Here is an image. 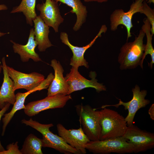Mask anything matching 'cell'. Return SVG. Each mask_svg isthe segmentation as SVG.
Returning a JSON list of instances; mask_svg holds the SVG:
<instances>
[{
    "label": "cell",
    "mask_w": 154,
    "mask_h": 154,
    "mask_svg": "<svg viewBox=\"0 0 154 154\" xmlns=\"http://www.w3.org/2000/svg\"><path fill=\"white\" fill-rule=\"evenodd\" d=\"M133 98L129 102H124L121 99H118L119 103L115 105H105L102 106V108L107 107L113 106L118 108L120 106H123L124 109L128 111V114L125 119L127 126L133 124V121L137 112L141 108L145 107L150 103V101L145 99L147 94V91L145 90H140V87L136 85L132 89Z\"/></svg>",
    "instance_id": "obj_9"
},
{
    "label": "cell",
    "mask_w": 154,
    "mask_h": 154,
    "mask_svg": "<svg viewBox=\"0 0 154 154\" xmlns=\"http://www.w3.org/2000/svg\"><path fill=\"white\" fill-rule=\"evenodd\" d=\"M34 23V39L37 43L40 52L45 51L46 49L53 46L48 38L49 27L46 25L39 15L33 20Z\"/></svg>",
    "instance_id": "obj_19"
},
{
    "label": "cell",
    "mask_w": 154,
    "mask_h": 154,
    "mask_svg": "<svg viewBox=\"0 0 154 154\" xmlns=\"http://www.w3.org/2000/svg\"><path fill=\"white\" fill-rule=\"evenodd\" d=\"M11 104L9 103L6 104L4 106L0 111V121L1 117L4 115L5 113L8 110ZM5 150L1 144L0 141V151H3Z\"/></svg>",
    "instance_id": "obj_26"
},
{
    "label": "cell",
    "mask_w": 154,
    "mask_h": 154,
    "mask_svg": "<svg viewBox=\"0 0 154 154\" xmlns=\"http://www.w3.org/2000/svg\"><path fill=\"white\" fill-rule=\"evenodd\" d=\"M2 66L0 64V74L1 73V71L2 70Z\"/></svg>",
    "instance_id": "obj_32"
},
{
    "label": "cell",
    "mask_w": 154,
    "mask_h": 154,
    "mask_svg": "<svg viewBox=\"0 0 154 154\" xmlns=\"http://www.w3.org/2000/svg\"><path fill=\"white\" fill-rule=\"evenodd\" d=\"M147 3H149L150 4L152 3H154V0H145Z\"/></svg>",
    "instance_id": "obj_30"
},
{
    "label": "cell",
    "mask_w": 154,
    "mask_h": 154,
    "mask_svg": "<svg viewBox=\"0 0 154 154\" xmlns=\"http://www.w3.org/2000/svg\"><path fill=\"white\" fill-rule=\"evenodd\" d=\"M50 66L54 70V74L48 89L47 96L58 94L68 95L69 86L63 76L64 69L60 62L55 59H52Z\"/></svg>",
    "instance_id": "obj_15"
},
{
    "label": "cell",
    "mask_w": 154,
    "mask_h": 154,
    "mask_svg": "<svg viewBox=\"0 0 154 154\" xmlns=\"http://www.w3.org/2000/svg\"><path fill=\"white\" fill-rule=\"evenodd\" d=\"M55 0L72 8L70 12L75 13L77 17L76 21L73 29L75 31L79 30L86 20L87 13L86 7L83 5L80 0Z\"/></svg>",
    "instance_id": "obj_20"
},
{
    "label": "cell",
    "mask_w": 154,
    "mask_h": 154,
    "mask_svg": "<svg viewBox=\"0 0 154 154\" xmlns=\"http://www.w3.org/2000/svg\"><path fill=\"white\" fill-rule=\"evenodd\" d=\"M36 7L40 11L39 16L44 22L52 27L55 32H58L59 25L64 20L60 15L58 2L55 0H46L44 3L38 4Z\"/></svg>",
    "instance_id": "obj_14"
},
{
    "label": "cell",
    "mask_w": 154,
    "mask_h": 154,
    "mask_svg": "<svg viewBox=\"0 0 154 154\" xmlns=\"http://www.w3.org/2000/svg\"><path fill=\"white\" fill-rule=\"evenodd\" d=\"M36 0H22L20 5L14 8L11 13L22 12L26 17L27 23L33 25V22L37 16L35 11Z\"/></svg>",
    "instance_id": "obj_21"
},
{
    "label": "cell",
    "mask_w": 154,
    "mask_h": 154,
    "mask_svg": "<svg viewBox=\"0 0 154 154\" xmlns=\"http://www.w3.org/2000/svg\"><path fill=\"white\" fill-rule=\"evenodd\" d=\"M42 139L32 134L26 138L20 151L22 154H42Z\"/></svg>",
    "instance_id": "obj_23"
},
{
    "label": "cell",
    "mask_w": 154,
    "mask_h": 154,
    "mask_svg": "<svg viewBox=\"0 0 154 154\" xmlns=\"http://www.w3.org/2000/svg\"><path fill=\"white\" fill-rule=\"evenodd\" d=\"M78 68L72 67L69 73L64 77L69 86L68 94L76 91L87 88L95 89L98 93L106 91V88L102 84L98 82L96 78V72L91 71L89 76L91 79L88 80L81 75L78 71Z\"/></svg>",
    "instance_id": "obj_7"
},
{
    "label": "cell",
    "mask_w": 154,
    "mask_h": 154,
    "mask_svg": "<svg viewBox=\"0 0 154 154\" xmlns=\"http://www.w3.org/2000/svg\"><path fill=\"white\" fill-rule=\"evenodd\" d=\"M18 142L15 143H12L8 145L7 147V150L0 151V154H22L21 152L19 149Z\"/></svg>",
    "instance_id": "obj_25"
},
{
    "label": "cell",
    "mask_w": 154,
    "mask_h": 154,
    "mask_svg": "<svg viewBox=\"0 0 154 154\" xmlns=\"http://www.w3.org/2000/svg\"><path fill=\"white\" fill-rule=\"evenodd\" d=\"M122 137L133 147V153L144 152L154 147V133L133 125L127 126Z\"/></svg>",
    "instance_id": "obj_6"
},
{
    "label": "cell",
    "mask_w": 154,
    "mask_h": 154,
    "mask_svg": "<svg viewBox=\"0 0 154 154\" xmlns=\"http://www.w3.org/2000/svg\"><path fill=\"white\" fill-rule=\"evenodd\" d=\"M34 38V29L32 28L30 29L28 41L26 45H21L10 40L13 44V48L14 52L20 55L21 59L23 62H27L30 59L35 62L41 61L38 55L35 51L37 43Z\"/></svg>",
    "instance_id": "obj_17"
},
{
    "label": "cell",
    "mask_w": 154,
    "mask_h": 154,
    "mask_svg": "<svg viewBox=\"0 0 154 154\" xmlns=\"http://www.w3.org/2000/svg\"><path fill=\"white\" fill-rule=\"evenodd\" d=\"M145 0H135L130 6L129 10L125 12L122 9L114 10L110 17V29L112 31L117 30L120 25H122L126 28L127 31V41L132 35L131 30L133 26L132 19L133 15L139 12Z\"/></svg>",
    "instance_id": "obj_10"
},
{
    "label": "cell",
    "mask_w": 154,
    "mask_h": 154,
    "mask_svg": "<svg viewBox=\"0 0 154 154\" xmlns=\"http://www.w3.org/2000/svg\"><path fill=\"white\" fill-rule=\"evenodd\" d=\"M101 127L100 139L123 136L127 127L125 118L117 112L106 108L99 111Z\"/></svg>",
    "instance_id": "obj_2"
},
{
    "label": "cell",
    "mask_w": 154,
    "mask_h": 154,
    "mask_svg": "<svg viewBox=\"0 0 154 154\" xmlns=\"http://www.w3.org/2000/svg\"><path fill=\"white\" fill-rule=\"evenodd\" d=\"M23 123L30 126L40 133L42 135V147L53 148L65 154H80L76 149L67 143L61 137L51 132L50 128L53 126L52 123L42 124L31 118L29 120L23 119Z\"/></svg>",
    "instance_id": "obj_3"
},
{
    "label": "cell",
    "mask_w": 154,
    "mask_h": 154,
    "mask_svg": "<svg viewBox=\"0 0 154 154\" xmlns=\"http://www.w3.org/2000/svg\"><path fill=\"white\" fill-rule=\"evenodd\" d=\"M107 30L106 25H103L99 32L92 40L86 45L81 47L72 44L69 40L67 34L64 32L61 33L60 38L62 42L68 46L73 53V56L70 60V65L72 67L78 68L79 67L82 66L88 68V63L84 57V54L86 51L94 44L97 39L101 37L102 33H105Z\"/></svg>",
    "instance_id": "obj_11"
},
{
    "label": "cell",
    "mask_w": 154,
    "mask_h": 154,
    "mask_svg": "<svg viewBox=\"0 0 154 154\" xmlns=\"http://www.w3.org/2000/svg\"><path fill=\"white\" fill-rule=\"evenodd\" d=\"M72 99L70 94H58L47 96L44 98L28 103L24 109L25 114L29 117L34 116L44 110L63 108Z\"/></svg>",
    "instance_id": "obj_8"
},
{
    "label": "cell",
    "mask_w": 154,
    "mask_h": 154,
    "mask_svg": "<svg viewBox=\"0 0 154 154\" xmlns=\"http://www.w3.org/2000/svg\"><path fill=\"white\" fill-rule=\"evenodd\" d=\"M3 71V81L0 89V109H2L7 103L13 105L15 102L13 82L8 72L5 57L2 59Z\"/></svg>",
    "instance_id": "obj_16"
},
{
    "label": "cell",
    "mask_w": 154,
    "mask_h": 154,
    "mask_svg": "<svg viewBox=\"0 0 154 154\" xmlns=\"http://www.w3.org/2000/svg\"><path fill=\"white\" fill-rule=\"evenodd\" d=\"M48 86V82L46 80L42 81L40 85L36 88L30 91L25 93L18 92L15 94V102L11 110L8 113L4 114L3 118V125L2 135L3 136L6 128L13 117L15 113L18 110L24 109L25 106L24 105L25 99L27 96L31 93L37 91L47 89Z\"/></svg>",
    "instance_id": "obj_18"
},
{
    "label": "cell",
    "mask_w": 154,
    "mask_h": 154,
    "mask_svg": "<svg viewBox=\"0 0 154 154\" xmlns=\"http://www.w3.org/2000/svg\"><path fill=\"white\" fill-rule=\"evenodd\" d=\"M144 24L141 27V29L145 33L147 37V43L145 44L144 52L143 57L141 61L140 64L141 68L143 69V63L146 56L149 54L151 57V60L149 65L151 69L154 63V49L152 45V41L153 36L151 33V25L149 22L147 18L143 19Z\"/></svg>",
    "instance_id": "obj_22"
},
{
    "label": "cell",
    "mask_w": 154,
    "mask_h": 154,
    "mask_svg": "<svg viewBox=\"0 0 154 154\" xmlns=\"http://www.w3.org/2000/svg\"><path fill=\"white\" fill-rule=\"evenodd\" d=\"M145 35L141 29L133 41L127 42L121 47L118 58L121 70L134 69L140 65L145 49V44L143 43Z\"/></svg>",
    "instance_id": "obj_1"
},
{
    "label": "cell",
    "mask_w": 154,
    "mask_h": 154,
    "mask_svg": "<svg viewBox=\"0 0 154 154\" xmlns=\"http://www.w3.org/2000/svg\"><path fill=\"white\" fill-rule=\"evenodd\" d=\"M139 13L145 15L151 25V31L153 35L154 34V10L148 5L144 0Z\"/></svg>",
    "instance_id": "obj_24"
},
{
    "label": "cell",
    "mask_w": 154,
    "mask_h": 154,
    "mask_svg": "<svg viewBox=\"0 0 154 154\" xmlns=\"http://www.w3.org/2000/svg\"><path fill=\"white\" fill-rule=\"evenodd\" d=\"M56 127L59 136L67 143L76 149L80 154L86 153V145L90 141L81 127L78 129H68L59 123L57 125Z\"/></svg>",
    "instance_id": "obj_13"
},
{
    "label": "cell",
    "mask_w": 154,
    "mask_h": 154,
    "mask_svg": "<svg viewBox=\"0 0 154 154\" xmlns=\"http://www.w3.org/2000/svg\"><path fill=\"white\" fill-rule=\"evenodd\" d=\"M7 9V6L4 5H0V10H5Z\"/></svg>",
    "instance_id": "obj_29"
},
{
    "label": "cell",
    "mask_w": 154,
    "mask_h": 154,
    "mask_svg": "<svg viewBox=\"0 0 154 154\" xmlns=\"http://www.w3.org/2000/svg\"><path fill=\"white\" fill-rule=\"evenodd\" d=\"M86 149L94 154H120L133 153V147L122 136L110 138L102 140L90 141Z\"/></svg>",
    "instance_id": "obj_5"
},
{
    "label": "cell",
    "mask_w": 154,
    "mask_h": 154,
    "mask_svg": "<svg viewBox=\"0 0 154 154\" xmlns=\"http://www.w3.org/2000/svg\"><path fill=\"white\" fill-rule=\"evenodd\" d=\"M82 128L90 141L100 139L101 127L99 110L82 104L75 106Z\"/></svg>",
    "instance_id": "obj_4"
},
{
    "label": "cell",
    "mask_w": 154,
    "mask_h": 154,
    "mask_svg": "<svg viewBox=\"0 0 154 154\" xmlns=\"http://www.w3.org/2000/svg\"><path fill=\"white\" fill-rule=\"evenodd\" d=\"M8 33H1V32H0V37H1L2 36H3L4 35L6 34H7Z\"/></svg>",
    "instance_id": "obj_31"
},
{
    "label": "cell",
    "mask_w": 154,
    "mask_h": 154,
    "mask_svg": "<svg viewBox=\"0 0 154 154\" xmlns=\"http://www.w3.org/2000/svg\"><path fill=\"white\" fill-rule=\"evenodd\" d=\"M10 78L13 82L15 91L19 89H24L27 91L32 90L38 86L44 79V76L37 72L26 74L17 71L7 66Z\"/></svg>",
    "instance_id": "obj_12"
},
{
    "label": "cell",
    "mask_w": 154,
    "mask_h": 154,
    "mask_svg": "<svg viewBox=\"0 0 154 154\" xmlns=\"http://www.w3.org/2000/svg\"><path fill=\"white\" fill-rule=\"evenodd\" d=\"M109 0H84L85 2H90L92 1L97 2L98 3H102L108 1Z\"/></svg>",
    "instance_id": "obj_28"
},
{
    "label": "cell",
    "mask_w": 154,
    "mask_h": 154,
    "mask_svg": "<svg viewBox=\"0 0 154 154\" xmlns=\"http://www.w3.org/2000/svg\"><path fill=\"white\" fill-rule=\"evenodd\" d=\"M148 114L150 118L153 120H154V104L151 105L148 110Z\"/></svg>",
    "instance_id": "obj_27"
}]
</instances>
